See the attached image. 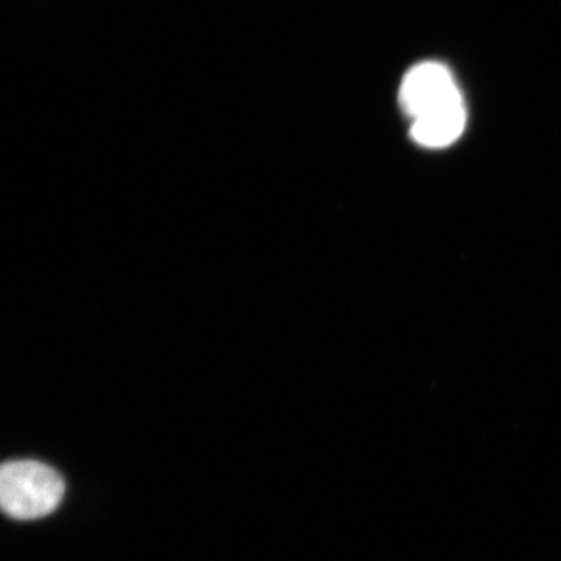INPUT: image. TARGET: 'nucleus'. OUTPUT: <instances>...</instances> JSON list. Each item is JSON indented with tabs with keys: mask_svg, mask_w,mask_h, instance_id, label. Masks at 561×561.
<instances>
[{
	"mask_svg": "<svg viewBox=\"0 0 561 561\" xmlns=\"http://www.w3.org/2000/svg\"><path fill=\"white\" fill-rule=\"evenodd\" d=\"M401 103L412 119L461 105L451 72L437 62H423L408 73L401 88Z\"/></svg>",
	"mask_w": 561,
	"mask_h": 561,
	"instance_id": "obj_2",
	"label": "nucleus"
},
{
	"mask_svg": "<svg viewBox=\"0 0 561 561\" xmlns=\"http://www.w3.org/2000/svg\"><path fill=\"white\" fill-rule=\"evenodd\" d=\"M467 124L463 103L419 117L412 124V138L424 147H446L459 138Z\"/></svg>",
	"mask_w": 561,
	"mask_h": 561,
	"instance_id": "obj_3",
	"label": "nucleus"
},
{
	"mask_svg": "<svg viewBox=\"0 0 561 561\" xmlns=\"http://www.w3.org/2000/svg\"><path fill=\"white\" fill-rule=\"evenodd\" d=\"M65 481L54 468L35 460L7 461L0 471V502L13 519L32 522L60 507Z\"/></svg>",
	"mask_w": 561,
	"mask_h": 561,
	"instance_id": "obj_1",
	"label": "nucleus"
}]
</instances>
